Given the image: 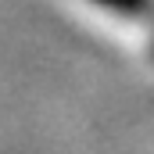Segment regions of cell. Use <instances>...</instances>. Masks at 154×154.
<instances>
[{
  "label": "cell",
  "instance_id": "obj_1",
  "mask_svg": "<svg viewBox=\"0 0 154 154\" xmlns=\"http://www.w3.org/2000/svg\"><path fill=\"white\" fill-rule=\"evenodd\" d=\"M90 4L111 11L118 18H129V22H143V18H151V11H154V0H90Z\"/></svg>",
  "mask_w": 154,
  "mask_h": 154
},
{
  "label": "cell",
  "instance_id": "obj_2",
  "mask_svg": "<svg viewBox=\"0 0 154 154\" xmlns=\"http://www.w3.org/2000/svg\"><path fill=\"white\" fill-rule=\"evenodd\" d=\"M151 54H154V39H151Z\"/></svg>",
  "mask_w": 154,
  "mask_h": 154
}]
</instances>
